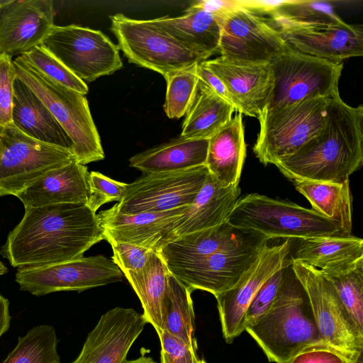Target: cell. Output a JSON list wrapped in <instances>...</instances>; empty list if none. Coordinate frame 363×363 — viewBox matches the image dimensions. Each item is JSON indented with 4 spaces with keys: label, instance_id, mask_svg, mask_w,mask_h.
I'll use <instances>...</instances> for the list:
<instances>
[{
    "label": "cell",
    "instance_id": "11",
    "mask_svg": "<svg viewBox=\"0 0 363 363\" xmlns=\"http://www.w3.org/2000/svg\"><path fill=\"white\" fill-rule=\"evenodd\" d=\"M41 45L83 82L112 74L123 67L118 45L99 30L54 25Z\"/></svg>",
    "mask_w": 363,
    "mask_h": 363
},
{
    "label": "cell",
    "instance_id": "15",
    "mask_svg": "<svg viewBox=\"0 0 363 363\" xmlns=\"http://www.w3.org/2000/svg\"><path fill=\"white\" fill-rule=\"evenodd\" d=\"M291 242L263 248L258 258L238 282L230 289L216 296L223 335L232 343L245 331L247 308L262 285L289 261Z\"/></svg>",
    "mask_w": 363,
    "mask_h": 363
},
{
    "label": "cell",
    "instance_id": "13",
    "mask_svg": "<svg viewBox=\"0 0 363 363\" xmlns=\"http://www.w3.org/2000/svg\"><path fill=\"white\" fill-rule=\"evenodd\" d=\"M124 277L113 259L99 255L49 265L20 267L15 280L20 290L41 296L61 291L80 292L122 281Z\"/></svg>",
    "mask_w": 363,
    "mask_h": 363
},
{
    "label": "cell",
    "instance_id": "31",
    "mask_svg": "<svg viewBox=\"0 0 363 363\" xmlns=\"http://www.w3.org/2000/svg\"><path fill=\"white\" fill-rule=\"evenodd\" d=\"M363 257V240L351 235L315 236L301 238L291 254L297 261L317 269Z\"/></svg>",
    "mask_w": 363,
    "mask_h": 363
},
{
    "label": "cell",
    "instance_id": "33",
    "mask_svg": "<svg viewBox=\"0 0 363 363\" xmlns=\"http://www.w3.org/2000/svg\"><path fill=\"white\" fill-rule=\"evenodd\" d=\"M191 291L170 272L162 306V331L197 350Z\"/></svg>",
    "mask_w": 363,
    "mask_h": 363
},
{
    "label": "cell",
    "instance_id": "6",
    "mask_svg": "<svg viewBox=\"0 0 363 363\" xmlns=\"http://www.w3.org/2000/svg\"><path fill=\"white\" fill-rule=\"evenodd\" d=\"M330 99L313 97L283 107L264 109L253 152L264 165L296 152L325 125Z\"/></svg>",
    "mask_w": 363,
    "mask_h": 363
},
{
    "label": "cell",
    "instance_id": "21",
    "mask_svg": "<svg viewBox=\"0 0 363 363\" xmlns=\"http://www.w3.org/2000/svg\"><path fill=\"white\" fill-rule=\"evenodd\" d=\"M262 234L245 230L227 221L215 227L179 236L157 253L166 265L186 262L219 252L244 250L267 244Z\"/></svg>",
    "mask_w": 363,
    "mask_h": 363
},
{
    "label": "cell",
    "instance_id": "19",
    "mask_svg": "<svg viewBox=\"0 0 363 363\" xmlns=\"http://www.w3.org/2000/svg\"><path fill=\"white\" fill-rule=\"evenodd\" d=\"M202 63L223 82L235 111L258 118L268 103L273 86L270 62H243L218 57Z\"/></svg>",
    "mask_w": 363,
    "mask_h": 363
},
{
    "label": "cell",
    "instance_id": "48",
    "mask_svg": "<svg viewBox=\"0 0 363 363\" xmlns=\"http://www.w3.org/2000/svg\"><path fill=\"white\" fill-rule=\"evenodd\" d=\"M11 320L9 300L0 294V337L9 330Z\"/></svg>",
    "mask_w": 363,
    "mask_h": 363
},
{
    "label": "cell",
    "instance_id": "27",
    "mask_svg": "<svg viewBox=\"0 0 363 363\" xmlns=\"http://www.w3.org/2000/svg\"><path fill=\"white\" fill-rule=\"evenodd\" d=\"M246 156L242 116L238 113L208 142L205 165L222 186H239Z\"/></svg>",
    "mask_w": 363,
    "mask_h": 363
},
{
    "label": "cell",
    "instance_id": "22",
    "mask_svg": "<svg viewBox=\"0 0 363 363\" xmlns=\"http://www.w3.org/2000/svg\"><path fill=\"white\" fill-rule=\"evenodd\" d=\"M293 49L333 62L363 55L362 25L313 26L278 29Z\"/></svg>",
    "mask_w": 363,
    "mask_h": 363
},
{
    "label": "cell",
    "instance_id": "5",
    "mask_svg": "<svg viewBox=\"0 0 363 363\" xmlns=\"http://www.w3.org/2000/svg\"><path fill=\"white\" fill-rule=\"evenodd\" d=\"M227 222L270 239L347 235L337 223L313 209L256 193L240 197Z\"/></svg>",
    "mask_w": 363,
    "mask_h": 363
},
{
    "label": "cell",
    "instance_id": "47",
    "mask_svg": "<svg viewBox=\"0 0 363 363\" xmlns=\"http://www.w3.org/2000/svg\"><path fill=\"white\" fill-rule=\"evenodd\" d=\"M237 4L238 0H199L194 1L191 5L201 8L218 18L229 9L235 7Z\"/></svg>",
    "mask_w": 363,
    "mask_h": 363
},
{
    "label": "cell",
    "instance_id": "51",
    "mask_svg": "<svg viewBox=\"0 0 363 363\" xmlns=\"http://www.w3.org/2000/svg\"><path fill=\"white\" fill-rule=\"evenodd\" d=\"M11 0H0V9L10 2Z\"/></svg>",
    "mask_w": 363,
    "mask_h": 363
},
{
    "label": "cell",
    "instance_id": "3",
    "mask_svg": "<svg viewBox=\"0 0 363 363\" xmlns=\"http://www.w3.org/2000/svg\"><path fill=\"white\" fill-rule=\"evenodd\" d=\"M245 331L271 362L289 363L306 348L325 345L291 261L284 267L281 289L270 308Z\"/></svg>",
    "mask_w": 363,
    "mask_h": 363
},
{
    "label": "cell",
    "instance_id": "43",
    "mask_svg": "<svg viewBox=\"0 0 363 363\" xmlns=\"http://www.w3.org/2000/svg\"><path fill=\"white\" fill-rule=\"evenodd\" d=\"M160 363H206L200 359L197 350L188 347L179 340L162 331Z\"/></svg>",
    "mask_w": 363,
    "mask_h": 363
},
{
    "label": "cell",
    "instance_id": "50",
    "mask_svg": "<svg viewBox=\"0 0 363 363\" xmlns=\"http://www.w3.org/2000/svg\"><path fill=\"white\" fill-rule=\"evenodd\" d=\"M7 272V267L0 262V276L5 274Z\"/></svg>",
    "mask_w": 363,
    "mask_h": 363
},
{
    "label": "cell",
    "instance_id": "28",
    "mask_svg": "<svg viewBox=\"0 0 363 363\" xmlns=\"http://www.w3.org/2000/svg\"><path fill=\"white\" fill-rule=\"evenodd\" d=\"M208 142L179 136L133 155L129 166L146 174L205 165Z\"/></svg>",
    "mask_w": 363,
    "mask_h": 363
},
{
    "label": "cell",
    "instance_id": "29",
    "mask_svg": "<svg viewBox=\"0 0 363 363\" xmlns=\"http://www.w3.org/2000/svg\"><path fill=\"white\" fill-rule=\"evenodd\" d=\"M234 106L199 79L196 92L185 114L180 137L209 140L233 117Z\"/></svg>",
    "mask_w": 363,
    "mask_h": 363
},
{
    "label": "cell",
    "instance_id": "1",
    "mask_svg": "<svg viewBox=\"0 0 363 363\" xmlns=\"http://www.w3.org/2000/svg\"><path fill=\"white\" fill-rule=\"evenodd\" d=\"M104 239L97 213L86 203L30 207L9 233L0 255L13 267L49 265L81 258Z\"/></svg>",
    "mask_w": 363,
    "mask_h": 363
},
{
    "label": "cell",
    "instance_id": "16",
    "mask_svg": "<svg viewBox=\"0 0 363 363\" xmlns=\"http://www.w3.org/2000/svg\"><path fill=\"white\" fill-rule=\"evenodd\" d=\"M267 245L219 252L166 266L169 272L191 291L199 289L216 296L238 282Z\"/></svg>",
    "mask_w": 363,
    "mask_h": 363
},
{
    "label": "cell",
    "instance_id": "34",
    "mask_svg": "<svg viewBox=\"0 0 363 363\" xmlns=\"http://www.w3.org/2000/svg\"><path fill=\"white\" fill-rule=\"evenodd\" d=\"M363 334V257L319 269Z\"/></svg>",
    "mask_w": 363,
    "mask_h": 363
},
{
    "label": "cell",
    "instance_id": "37",
    "mask_svg": "<svg viewBox=\"0 0 363 363\" xmlns=\"http://www.w3.org/2000/svg\"><path fill=\"white\" fill-rule=\"evenodd\" d=\"M197 64L164 77L167 82L164 110L168 118L177 119L186 113L199 82Z\"/></svg>",
    "mask_w": 363,
    "mask_h": 363
},
{
    "label": "cell",
    "instance_id": "2",
    "mask_svg": "<svg viewBox=\"0 0 363 363\" xmlns=\"http://www.w3.org/2000/svg\"><path fill=\"white\" fill-rule=\"evenodd\" d=\"M363 106L330 99L325 125L296 152L274 165L292 181L340 184L363 163Z\"/></svg>",
    "mask_w": 363,
    "mask_h": 363
},
{
    "label": "cell",
    "instance_id": "46",
    "mask_svg": "<svg viewBox=\"0 0 363 363\" xmlns=\"http://www.w3.org/2000/svg\"><path fill=\"white\" fill-rule=\"evenodd\" d=\"M286 0H238L239 5L257 15H270Z\"/></svg>",
    "mask_w": 363,
    "mask_h": 363
},
{
    "label": "cell",
    "instance_id": "7",
    "mask_svg": "<svg viewBox=\"0 0 363 363\" xmlns=\"http://www.w3.org/2000/svg\"><path fill=\"white\" fill-rule=\"evenodd\" d=\"M274 82L264 109L283 107L313 97L340 96L342 62H333L291 47L270 62Z\"/></svg>",
    "mask_w": 363,
    "mask_h": 363
},
{
    "label": "cell",
    "instance_id": "20",
    "mask_svg": "<svg viewBox=\"0 0 363 363\" xmlns=\"http://www.w3.org/2000/svg\"><path fill=\"white\" fill-rule=\"evenodd\" d=\"M188 208L124 214L111 208L100 211L97 216L106 240L124 242L158 252L172 240L174 223Z\"/></svg>",
    "mask_w": 363,
    "mask_h": 363
},
{
    "label": "cell",
    "instance_id": "26",
    "mask_svg": "<svg viewBox=\"0 0 363 363\" xmlns=\"http://www.w3.org/2000/svg\"><path fill=\"white\" fill-rule=\"evenodd\" d=\"M150 20L204 60L218 52L221 31L219 20L201 8L191 5L182 16Z\"/></svg>",
    "mask_w": 363,
    "mask_h": 363
},
{
    "label": "cell",
    "instance_id": "23",
    "mask_svg": "<svg viewBox=\"0 0 363 363\" xmlns=\"http://www.w3.org/2000/svg\"><path fill=\"white\" fill-rule=\"evenodd\" d=\"M87 167L75 160L53 169L16 196L24 208L67 203H87L90 196Z\"/></svg>",
    "mask_w": 363,
    "mask_h": 363
},
{
    "label": "cell",
    "instance_id": "42",
    "mask_svg": "<svg viewBox=\"0 0 363 363\" xmlns=\"http://www.w3.org/2000/svg\"><path fill=\"white\" fill-rule=\"evenodd\" d=\"M113 250V261L122 271L137 272L141 269L147 263L152 250L133 244L107 240Z\"/></svg>",
    "mask_w": 363,
    "mask_h": 363
},
{
    "label": "cell",
    "instance_id": "12",
    "mask_svg": "<svg viewBox=\"0 0 363 363\" xmlns=\"http://www.w3.org/2000/svg\"><path fill=\"white\" fill-rule=\"evenodd\" d=\"M208 174L206 165L146 174L128 184L122 199L111 208L121 213L135 214L189 206Z\"/></svg>",
    "mask_w": 363,
    "mask_h": 363
},
{
    "label": "cell",
    "instance_id": "36",
    "mask_svg": "<svg viewBox=\"0 0 363 363\" xmlns=\"http://www.w3.org/2000/svg\"><path fill=\"white\" fill-rule=\"evenodd\" d=\"M55 328L42 324L18 338L13 350L2 363H60Z\"/></svg>",
    "mask_w": 363,
    "mask_h": 363
},
{
    "label": "cell",
    "instance_id": "14",
    "mask_svg": "<svg viewBox=\"0 0 363 363\" xmlns=\"http://www.w3.org/2000/svg\"><path fill=\"white\" fill-rule=\"evenodd\" d=\"M220 24L218 52L229 60L269 63L290 46L269 18L239 5L218 18Z\"/></svg>",
    "mask_w": 363,
    "mask_h": 363
},
{
    "label": "cell",
    "instance_id": "41",
    "mask_svg": "<svg viewBox=\"0 0 363 363\" xmlns=\"http://www.w3.org/2000/svg\"><path fill=\"white\" fill-rule=\"evenodd\" d=\"M16 77L12 57L0 55V127L12 125L13 83Z\"/></svg>",
    "mask_w": 363,
    "mask_h": 363
},
{
    "label": "cell",
    "instance_id": "8",
    "mask_svg": "<svg viewBox=\"0 0 363 363\" xmlns=\"http://www.w3.org/2000/svg\"><path fill=\"white\" fill-rule=\"evenodd\" d=\"M111 30L118 47L130 62L164 77L187 68L203 58L169 36L150 20H137L123 13L110 16Z\"/></svg>",
    "mask_w": 363,
    "mask_h": 363
},
{
    "label": "cell",
    "instance_id": "17",
    "mask_svg": "<svg viewBox=\"0 0 363 363\" xmlns=\"http://www.w3.org/2000/svg\"><path fill=\"white\" fill-rule=\"evenodd\" d=\"M146 321L133 308L116 307L99 318L72 363H123Z\"/></svg>",
    "mask_w": 363,
    "mask_h": 363
},
{
    "label": "cell",
    "instance_id": "35",
    "mask_svg": "<svg viewBox=\"0 0 363 363\" xmlns=\"http://www.w3.org/2000/svg\"><path fill=\"white\" fill-rule=\"evenodd\" d=\"M334 1L286 0L269 17L277 28L346 23L335 12Z\"/></svg>",
    "mask_w": 363,
    "mask_h": 363
},
{
    "label": "cell",
    "instance_id": "4",
    "mask_svg": "<svg viewBox=\"0 0 363 363\" xmlns=\"http://www.w3.org/2000/svg\"><path fill=\"white\" fill-rule=\"evenodd\" d=\"M13 62L17 77L41 100L70 138L75 160L85 165L104 160L100 136L86 95L50 80L21 56Z\"/></svg>",
    "mask_w": 363,
    "mask_h": 363
},
{
    "label": "cell",
    "instance_id": "18",
    "mask_svg": "<svg viewBox=\"0 0 363 363\" xmlns=\"http://www.w3.org/2000/svg\"><path fill=\"white\" fill-rule=\"evenodd\" d=\"M54 25L52 1L11 0L0 9V55H24L41 45Z\"/></svg>",
    "mask_w": 363,
    "mask_h": 363
},
{
    "label": "cell",
    "instance_id": "39",
    "mask_svg": "<svg viewBox=\"0 0 363 363\" xmlns=\"http://www.w3.org/2000/svg\"><path fill=\"white\" fill-rule=\"evenodd\" d=\"M128 184L112 179L103 174L92 171L89 174L90 196L87 201L89 207L96 213L104 204L119 202L127 188Z\"/></svg>",
    "mask_w": 363,
    "mask_h": 363
},
{
    "label": "cell",
    "instance_id": "45",
    "mask_svg": "<svg viewBox=\"0 0 363 363\" xmlns=\"http://www.w3.org/2000/svg\"><path fill=\"white\" fill-rule=\"evenodd\" d=\"M196 75L200 81L207 85L216 94L233 104L230 96L223 82L202 62H199L196 65Z\"/></svg>",
    "mask_w": 363,
    "mask_h": 363
},
{
    "label": "cell",
    "instance_id": "32",
    "mask_svg": "<svg viewBox=\"0 0 363 363\" xmlns=\"http://www.w3.org/2000/svg\"><path fill=\"white\" fill-rule=\"evenodd\" d=\"M294 183L314 211L337 223L346 235H352V198L349 181L340 184L305 180Z\"/></svg>",
    "mask_w": 363,
    "mask_h": 363
},
{
    "label": "cell",
    "instance_id": "38",
    "mask_svg": "<svg viewBox=\"0 0 363 363\" xmlns=\"http://www.w3.org/2000/svg\"><path fill=\"white\" fill-rule=\"evenodd\" d=\"M21 56L50 80L82 94L88 93L86 84L71 72L43 45L33 48Z\"/></svg>",
    "mask_w": 363,
    "mask_h": 363
},
{
    "label": "cell",
    "instance_id": "9",
    "mask_svg": "<svg viewBox=\"0 0 363 363\" xmlns=\"http://www.w3.org/2000/svg\"><path fill=\"white\" fill-rule=\"evenodd\" d=\"M291 264L307 294L323 343L352 363L363 358V334L355 326L330 282L319 269L297 261L291 262Z\"/></svg>",
    "mask_w": 363,
    "mask_h": 363
},
{
    "label": "cell",
    "instance_id": "24",
    "mask_svg": "<svg viewBox=\"0 0 363 363\" xmlns=\"http://www.w3.org/2000/svg\"><path fill=\"white\" fill-rule=\"evenodd\" d=\"M240 195L239 186H223L208 174L186 212L174 223L172 240L226 222Z\"/></svg>",
    "mask_w": 363,
    "mask_h": 363
},
{
    "label": "cell",
    "instance_id": "25",
    "mask_svg": "<svg viewBox=\"0 0 363 363\" xmlns=\"http://www.w3.org/2000/svg\"><path fill=\"white\" fill-rule=\"evenodd\" d=\"M11 118L12 124L29 137L72 151V143L66 132L41 100L18 77L13 83Z\"/></svg>",
    "mask_w": 363,
    "mask_h": 363
},
{
    "label": "cell",
    "instance_id": "44",
    "mask_svg": "<svg viewBox=\"0 0 363 363\" xmlns=\"http://www.w3.org/2000/svg\"><path fill=\"white\" fill-rule=\"evenodd\" d=\"M289 363H352L337 350L320 345L311 346L298 353Z\"/></svg>",
    "mask_w": 363,
    "mask_h": 363
},
{
    "label": "cell",
    "instance_id": "30",
    "mask_svg": "<svg viewBox=\"0 0 363 363\" xmlns=\"http://www.w3.org/2000/svg\"><path fill=\"white\" fill-rule=\"evenodd\" d=\"M169 274L164 260L155 252H152L141 269L123 273L141 303L143 317L158 336L162 333V306Z\"/></svg>",
    "mask_w": 363,
    "mask_h": 363
},
{
    "label": "cell",
    "instance_id": "10",
    "mask_svg": "<svg viewBox=\"0 0 363 363\" xmlns=\"http://www.w3.org/2000/svg\"><path fill=\"white\" fill-rule=\"evenodd\" d=\"M74 160L72 151L33 139L13 124L0 127V196H16Z\"/></svg>",
    "mask_w": 363,
    "mask_h": 363
},
{
    "label": "cell",
    "instance_id": "49",
    "mask_svg": "<svg viewBox=\"0 0 363 363\" xmlns=\"http://www.w3.org/2000/svg\"><path fill=\"white\" fill-rule=\"evenodd\" d=\"M123 363H157L150 357L146 356L145 352H143L142 355L135 359L128 360L125 359Z\"/></svg>",
    "mask_w": 363,
    "mask_h": 363
},
{
    "label": "cell",
    "instance_id": "40",
    "mask_svg": "<svg viewBox=\"0 0 363 363\" xmlns=\"http://www.w3.org/2000/svg\"><path fill=\"white\" fill-rule=\"evenodd\" d=\"M284 267L271 276L256 293L246 313L245 329L254 324L270 308L281 289L284 277Z\"/></svg>",
    "mask_w": 363,
    "mask_h": 363
}]
</instances>
